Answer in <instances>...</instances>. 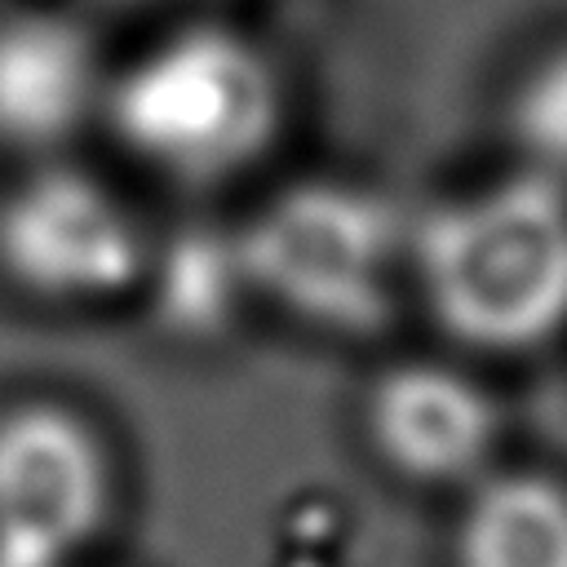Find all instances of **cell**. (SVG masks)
Masks as SVG:
<instances>
[{
    "instance_id": "1",
    "label": "cell",
    "mask_w": 567,
    "mask_h": 567,
    "mask_svg": "<svg viewBox=\"0 0 567 567\" xmlns=\"http://www.w3.org/2000/svg\"><path fill=\"white\" fill-rule=\"evenodd\" d=\"M412 261L434 319L478 350H527L567 323V190L518 173L412 230Z\"/></svg>"
},
{
    "instance_id": "2",
    "label": "cell",
    "mask_w": 567,
    "mask_h": 567,
    "mask_svg": "<svg viewBox=\"0 0 567 567\" xmlns=\"http://www.w3.org/2000/svg\"><path fill=\"white\" fill-rule=\"evenodd\" d=\"M115 137L177 182H221L279 128L270 62L221 27H186L137 58L106 93Z\"/></svg>"
},
{
    "instance_id": "3",
    "label": "cell",
    "mask_w": 567,
    "mask_h": 567,
    "mask_svg": "<svg viewBox=\"0 0 567 567\" xmlns=\"http://www.w3.org/2000/svg\"><path fill=\"white\" fill-rule=\"evenodd\" d=\"M394 244L399 217L381 195L301 182L279 190L230 248L244 284L319 328L359 337L390 315Z\"/></svg>"
},
{
    "instance_id": "4",
    "label": "cell",
    "mask_w": 567,
    "mask_h": 567,
    "mask_svg": "<svg viewBox=\"0 0 567 567\" xmlns=\"http://www.w3.org/2000/svg\"><path fill=\"white\" fill-rule=\"evenodd\" d=\"M146 270L128 208L80 168H35L0 199V275L35 301L84 306L128 292Z\"/></svg>"
},
{
    "instance_id": "5",
    "label": "cell",
    "mask_w": 567,
    "mask_h": 567,
    "mask_svg": "<svg viewBox=\"0 0 567 567\" xmlns=\"http://www.w3.org/2000/svg\"><path fill=\"white\" fill-rule=\"evenodd\" d=\"M111 465L93 425L62 403L0 412V567H71L106 527Z\"/></svg>"
},
{
    "instance_id": "6",
    "label": "cell",
    "mask_w": 567,
    "mask_h": 567,
    "mask_svg": "<svg viewBox=\"0 0 567 567\" xmlns=\"http://www.w3.org/2000/svg\"><path fill=\"white\" fill-rule=\"evenodd\" d=\"M368 434L399 474L439 483L487 461L496 412L474 381L434 363H403L372 385Z\"/></svg>"
},
{
    "instance_id": "7",
    "label": "cell",
    "mask_w": 567,
    "mask_h": 567,
    "mask_svg": "<svg viewBox=\"0 0 567 567\" xmlns=\"http://www.w3.org/2000/svg\"><path fill=\"white\" fill-rule=\"evenodd\" d=\"M102 97L89 35L53 13L0 22V142L49 151L80 133Z\"/></svg>"
},
{
    "instance_id": "8",
    "label": "cell",
    "mask_w": 567,
    "mask_h": 567,
    "mask_svg": "<svg viewBox=\"0 0 567 567\" xmlns=\"http://www.w3.org/2000/svg\"><path fill=\"white\" fill-rule=\"evenodd\" d=\"M456 567H567V492L545 474L487 478L456 527Z\"/></svg>"
},
{
    "instance_id": "9",
    "label": "cell",
    "mask_w": 567,
    "mask_h": 567,
    "mask_svg": "<svg viewBox=\"0 0 567 567\" xmlns=\"http://www.w3.org/2000/svg\"><path fill=\"white\" fill-rule=\"evenodd\" d=\"M239 279L235 248H213L208 239H186L159 270V306L182 328H204L226 310V288Z\"/></svg>"
},
{
    "instance_id": "10",
    "label": "cell",
    "mask_w": 567,
    "mask_h": 567,
    "mask_svg": "<svg viewBox=\"0 0 567 567\" xmlns=\"http://www.w3.org/2000/svg\"><path fill=\"white\" fill-rule=\"evenodd\" d=\"M514 133L536 155L540 173L567 177V49L545 58L514 97Z\"/></svg>"
}]
</instances>
